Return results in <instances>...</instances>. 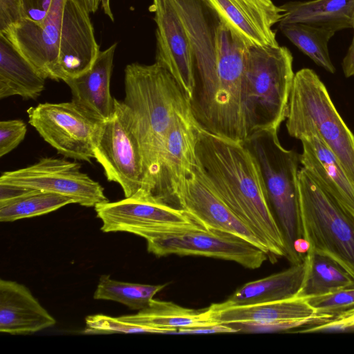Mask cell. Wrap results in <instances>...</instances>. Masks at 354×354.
Listing matches in <instances>:
<instances>
[{
  "label": "cell",
  "mask_w": 354,
  "mask_h": 354,
  "mask_svg": "<svg viewBox=\"0 0 354 354\" xmlns=\"http://www.w3.org/2000/svg\"><path fill=\"white\" fill-rule=\"evenodd\" d=\"M194 170L269 247L272 260L286 257L282 231L268 198L259 162L244 143L201 129Z\"/></svg>",
  "instance_id": "6da1fadb"
},
{
  "label": "cell",
  "mask_w": 354,
  "mask_h": 354,
  "mask_svg": "<svg viewBox=\"0 0 354 354\" xmlns=\"http://www.w3.org/2000/svg\"><path fill=\"white\" fill-rule=\"evenodd\" d=\"M122 101L143 156L147 184L153 194L169 127L178 115L192 112L184 92L163 66L131 63L124 69Z\"/></svg>",
  "instance_id": "7a4b0ae2"
},
{
  "label": "cell",
  "mask_w": 354,
  "mask_h": 354,
  "mask_svg": "<svg viewBox=\"0 0 354 354\" xmlns=\"http://www.w3.org/2000/svg\"><path fill=\"white\" fill-rule=\"evenodd\" d=\"M292 63L286 46H248L243 86L248 138L259 131L278 132L286 119Z\"/></svg>",
  "instance_id": "3957f363"
},
{
  "label": "cell",
  "mask_w": 354,
  "mask_h": 354,
  "mask_svg": "<svg viewBox=\"0 0 354 354\" xmlns=\"http://www.w3.org/2000/svg\"><path fill=\"white\" fill-rule=\"evenodd\" d=\"M286 120L291 137L300 140L317 133L354 183V135L313 70L304 68L295 74Z\"/></svg>",
  "instance_id": "277c9868"
},
{
  "label": "cell",
  "mask_w": 354,
  "mask_h": 354,
  "mask_svg": "<svg viewBox=\"0 0 354 354\" xmlns=\"http://www.w3.org/2000/svg\"><path fill=\"white\" fill-rule=\"evenodd\" d=\"M243 143L260 166L270 203L284 237L286 258L292 265L300 263L305 259L297 252L304 240L299 205V155L285 149L276 131L254 133Z\"/></svg>",
  "instance_id": "5b68a950"
},
{
  "label": "cell",
  "mask_w": 354,
  "mask_h": 354,
  "mask_svg": "<svg viewBox=\"0 0 354 354\" xmlns=\"http://www.w3.org/2000/svg\"><path fill=\"white\" fill-rule=\"evenodd\" d=\"M298 185L302 237L308 250L330 257L354 279V218L304 167Z\"/></svg>",
  "instance_id": "8992f818"
},
{
  "label": "cell",
  "mask_w": 354,
  "mask_h": 354,
  "mask_svg": "<svg viewBox=\"0 0 354 354\" xmlns=\"http://www.w3.org/2000/svg\"><path fill=\"white\" fill-rule=\"evenodd\" d=\"M94 158L107 180L119 184L125 197L141 190L149 192L140 147L122 101L115 99L113 114L103 122Z\"/></svg>",
  "instance_id": "52a82bcc"
},
{
  "label": "cell",
  "mask_w": 354,
  "mask_h": 354,
  "mask_svg": "<svg viewBox=\"0 0 354 354\" xmlns=\"http://www.w3.org/2000/svg\"><path fill=\"white\" fill-rule=\"evenodd\" d=\"M147 250L157 257L201 256L257 269L269 259L260 248L232 234L203 227L168 230L145 235Z\"/></svg>",
  "instance_id": "ba28073f"
},
{
  "label": "cell",
  "mask_w": 354,
  "mask_h": 354,
  "mask_svg": "<svg viewBox=\"0 0 354 354\" xmlns=\"http://www.w3.org/2000/svg\"><path fill=\"white\" fill-rule=\"evenodd\" d=\"M28 122L58 153L91 162L103 122L73 101L41 103L27 110Z\"/></svg>",
  "instance_id": "9c48e42d"
},
{
  "label": "cell",
  "mask_w": 354,
  "mask_h": 354,
  "mask_svg": "<svg viewBox=\"0 0 354 354\" xmlns=\"http://www.w3.org/2000/svg\"><path fill=\"white\" fill-rule=\"evenodd\" d=\"M95 210L104 232H126L143 238L156 232L202 227L183 209L145 190L118 201L98 204Z\"/></svg>",
  "instance_id": "30bf717a"
},
{
  "label": "cell",
  "mask_w": 354,
  "mask_h": 354,
  "mask_svg": "<svg viewBox=\"0 0 354 354\" xmlns=\"http://www.w3.org/2000/svg\"><path fill=\"white\" fill-rule=\"evenodd\" d=\"M80 169L75 161L42 158L30 166L2 173L0 184L59 194L89 207L109 201L102 186Z\"/></svg>",
  "instance_id": "8fae6325"
},
{
  "label": "cell",
  "mask_w": 354,
  "mask_h": 354,
  "mask_svg": "<svg viewBox=\"0 0 354 354\" xmlns=\"http://www.w3.org/2000/svg\"><path fill=\"white\" fill-rule=\"evenodd\" d=\"M172 203L205 229L239 236L264 251L272 260L268 245L199 178L194 168Z\"/></svg>",
  "instance_id": "7c38bea8"
},
{
  "label": "cell",
  "mask_w": 354,
  "mask_h": 354,
  "mask_svg": "<svg viewBox=\"0 0 354 354\" xmlns=\"http://www.w3.org/2000/svg\"><path fill=\"white\" fill-rule=\"evenodd\" d=\"M156 23V62L167 69L191 102L195 88V64L189 39L171 0H152Z\"/></svg>",
  "instance_id": "4fadbf2b"
},
{
  "label": "cell",
  "mask_w": 354,
  "mask_h": 354,
  "mask_svg": "<svg viewBox=\"0 0 354 354\" xmlns=\"http://www.w3.org/2000/svg\"><path fill=\"white\" fill-rule=\"evenodd\" d=\"M202 128L192 112L178 115L167 133L153 195L171 205L173 198L196 162V146Z\"/></svg>",
  "instance_id": "5bb4252c"
},
{
  "label": "cell",
  "mask_w": 354,
  "mask_h": 354,
  "mask_svg": "<svg viewBox=\"0 0 354 354\" xmlns=\"http://www.w3.org/2000/svg\"><path fill=\"white\" fill-rule=\"evenodd\" d=\"M221 22L247 46H277L272 27L283 17L272 0H205Z\"/></svg>",
  "instance_id": "9a60e30c"
},
{
  "label": "cell",
  "mask_w": 354,
  "mask_h": 354,
  "mask_svg": "<svg viewBox=\"0 0 354 354\" xmlns=\"http://www.w3.org/2000/svg\"><path fill=\"white\" fill-rule=\"evenodd\" d=\"M66 0H53L41 23L21 19L1 32L45 78L58 81L60 30Z\"/></svg>",
  "instance_id": "2e32d148"
},
{
  "label": "cell",
  "mask_w": 354,
  "mask_h": 354,
  "mask_svg": "<svg viewBox=\"0 0 354 354\" xmlns=\"http://www.w3.org/2000/svg\"><path fill=\"white\" fill-rule=\"evenodd\" d=\"M89 14L77 0H66L59 44L58 81L87 71L100 51Z\"/></svg>",
  "instance_id": "e0dca14e"
},
{
  "label": "cell",
  "mask_w": 354,
  "mask_h": 354,
  "mask_svg": "<svg viewBox=\"0 0 354 354\" xmlns=\"http://www.w3.org/2000/svg\"><path fill=\"white\" fill-rule=\"evenodd\" d=\"M300 163L315 181L354 218V183L333 152L315 133L300 140Z\"/></svg>",
  "instance_id": "ac0fdd59"
},
{
  "label": "cell",
  "mask_w": 354,
  "mask_h": 354,
  "mask_svg": "<svg viewBox=\"0 0 354 354\" xmlns=\"http://www.w3.org/2000/svg\"><path fill=\"white\" fill-rule=\"evenodd\" d=\"M211 317L219 324H231L239 331L288 321L307 319L317 313L306 298H292L243 306H209Z\"/></svg>",
  "instance_id": "d6986e66"
},
{
  "label": "cell",
  "mask_w": 354,
  "mask_h": 354,
  "mask_svg": "<svg viewBox=\"0 0 354 354\" xmlns=\"http://www.w3.org/2000/svg\"><path fill=\"white\" fill-rule=\"evenodd\" d=\"M117 43L100 50L93 66L85 73L64 82L72 101L93 118L104 122L113 114L115 98L110 91L111 77Z\"/></svg>",
  "instance_id": "ffe728a7"
},
{
  "label": "cell",
  "mask_w": 354,
  "mask_h": 354,
  "mask_svg": "<svg viewBox=\"0 0 354 354\" xmlns=\"http://www.w3.org/2000/svg\"><path fill=\"white\" fill-rule=\"evenodd\" d=\"M55 319L24 285L0 280V332L30 335L52 327Z\"/></svg>",
  "instance_id": "44dd1931"
},
{
  "label": "cell",
  "mask_w": 354,
  "mask_h": 354,
  "mask_svg": "<svg viewBox=\"0 0 354 354\" xmlns=\"http://www.w3.org/2000/svg\"><path fill=\"white\" fill-rule=\"evenodd\" d=\"M45 78L0 32V99L19 95L35 100L44 91Z\"/></svg>",
  "instance_id": "7402d4cb"
},
{
  "label": "cell",
  "mask_w": 354,
  "mask_h": 354,
  "mask_svg": "<svg viewBox=\"0 0 354 354\" xmlns=\"http://www.w3.org/2000/svg\"><path fill=\"white\" fill-rule=\"evenodd\" d=\"M306 269L305 259L286 270L246 283L226 301L215 304L218 307L243 306L296 297L302 286Z\"/></svg>",
  "instance_id": "603a6c76"
},
{
  "label": "cell",
  "mask_w": 354,
  "mask_h": 354,
  "mask_svg": "<svg viewBox=\"0 0 354 354\" xmlns=\"http://www.w3.org/2000/svg\"><path fill=\"white\" fill-rule=\"evenodd\" d=\"M280 6L283 17L279 24L301 23L335 32L353 27L354 0L295 1Z\"/></svg>",
  "instance_id": "cb8c5ba5"
},
{
  "label": "cell",
  "mask_w": 354,
  "mask_h": 354,
  "mask_svg": "<svg viewBox=\"0 0 354 354\" xmlns=\"http://www.w3.org/2000/svg\"><path fill=\"white\" fill-rule=\"evenodd\" d=\"M120 318L135 324L170 328L175 332L178 328L198 327L217 323L212 319L209 307L195 310L184 308L171 301L154 299L138 313L123 315Z\"/></svg>",
  "instance_id": "d4e9b609"
},
{
  "label": "cell",
  "mask_w": 354,
  "mask_h": 354,
  "mask_svg": "<svg viewBox=\"0 0 354 354\" xmlns=\"http://www.w3.org/2000/svg\"><path fill=\"white\" fill-rule=\"evenodd\" d=\"M307 269L297 297L308 298L354 286V279L330 257L308 250Z\"/></svg>",
  "instance_id": "484cf974"
},
{
  "label": "cell",
  "mask_w": 354,
  "mask_h": 354,
  "mask_svg": "<svg viewBox=\"0 0 354 354\" xmlns=\"http://www.w3.org/2000/svg\"><path fill=\"white\" fill-rule=\"evenodd\" d=\"M282 34L317 66L330 73L335 68L331 61L328 42L335 32L301 23L279 24Z\"/></svg>",
  "instance_id": "4316f807"
},
{
  "label": "cell",
  "mask_w": 354,
  "mask_h": 354,
  "mask_svg": "<svg viewBox=\"0 0 354 354\" xmlns=\"http://www.w3.org/2000/svg\"><path fill=\"white\" fill-rule=\"evenodd\" d=\"M71 203L75 202L69 197L53 192L30 189L19 197L0 202V221L12 222L44 215Z\"/></svg>",
  "instance_id": "83f0119b"
},
{
  "label": "cell",
  "mask_w": 354,
  "mask_h": 354,
  "mask_svg": "<svg viewBox=\"0 0 354 354\" xmlns=\"http://www.w3.org/2000/svg\"><path fill=\"white\" fill-rule=\"evenodd\" d=\"M166 285L119 281L105 274L100 277L93 298L117 301L132 310H140L145 308Z\"/></svg>",
  "instance_id": "f1b7e54d"
},
{
  "label": "cell",
  "mask_w": 354,
  "mask_h": 354,
  "mask_svg": "<svg viewBox=\"0 0 354 354\" xmlns=\"http://www.w3.org/2000/svg\"><path fill=\"white\" fill-rule=\"evenodd\" d=\"M86 334H111V333H162L172 334L174 330L170 328H153L135 324L104 315H88L86 317Z\"/></svg>",
  "instance_id": "f546056e"
},
{
  "label": "cell",
  "mask_w": 354,
  "mask_h": 354,
  "mask_svg": "<svg viewBox=\"0 0 354 354\" xmlns=\"http://www.w3.org/2000/svg\"><path fill=\"white\" fill-rule=\"evenodd\" d=\"M306 299L317 313L335 317L354 308V286Z\"/></svg>",
  "instance_id": "4dcf8cb0"
},
{
  "label": "cell",
  "mask_w": 354,
  "mask_h": 354,
  "mask_svg": "<svg viewBox=\"0 0 354 354\" xmlns=\"http://www.w3.org/2000/svg\"><path fill=\"white\" fill-rule=\"evenodd\" d=\"M27 132L26 123L21 120L0 122V157L11 152L24 139Z\"/></svg>",
  "instance_id": "1f68e13d"
},
{
  "label": "cell",
  "mask_w": 354,
  "mask_h": 354,
  "mask_svg": "<svg viewBox=\"0 0 354 354\" xmlns=\"http://www.w3.org/2000/svg\"><path fill=\"white\" fill-rule=\"evenodd\" d=\"M351 331H354V308L344 312L327 323L308 328V333Z\"/></svg>",
  "instance_id": "d6a6232c"
},
{
  "label": "cell",
  "mask_w": 354,
  "mask_h": 354,
  "mask_svg": "<svg viewBox=\"0 0 354 354\" xmlns=\"http://www.w3.org/2000/svg\"><path fill=\"white\" fill-rule=\"evenodd\" d=\"M21 2L22 0H0V32L6 31L22 19Z\"/></svg>",
  "instance_id": "836d02e7"
},
{
  "label": "cell",
  "mask_w": 354,
  "mask_h": 354,
  "mask_svg": "<svg viewBox=\"0 0 354 354\" xmlns=\"http://www.w3.org/2000/svg\"><path fill=\"white\" fill-rule=\"evenodd\" d=\"M53 0H22V19L43 22L47 17Z\"/></svg>",
  "instance_id": "e575fe53"
},
{
  "label": "cell",
  "mask_w": 354,
  "mask_h": 354,
  "mask_svg": "<svg viewBox=\"0 0 354 354\" xmlns=\"http://www.w3.org/2000/svg\"><path fill=\"white\" fill-rule=\"evenodd\" d=\"M239 331L232 325L216 323L198 327L178 328L174 334L231 333Z\"/></svg>",
  "instance_id": "d590c367"
},
{
  "label": "cell",
  "mask_w": 354,
  "mask_h": 354,
  "mask_svg": "<svg viewBox=\"0 0 354 354\" xmlns=\"http://www.w3.org/2000/svg\"><path fill=\"white\" fill-rule=\"evenodd\" d=\"M352 28L353 30L352 41L342 62V71L346 77L354 75V19Z\"/></svg>",
  "instance_id": "8d00e7d4"
},
{
  "label": "cell",
  "mask_w": 354,
  "mask_h": 354,
  "mask_svg": "<svg viewBox=\"0 0 354 354\" xmlns=\"http://www.w3.org/2000/svg\"><path fill=\"white\" fill-rule=\"evenodd\" d=\"M89 13L97 11L100 3L99 0H77Z\"/></svg>",
  "instance_id": "74e56055"
},
{
  "label": "cell",
  "mask_w": 354,
  "mask_h": 354,
  "mask_svg": "<svg viewBox=\"0 0 354 354\" xmlns=\"http://www.w3.org/2000/svg\"><path fill=\"white\" fill-rule=\"evenodd\" d=\"M104 13L112 21H114L113 15L111 8V0H99Z\"/></svg>",
  "instance_id": "f35d334b"
}]
</instances>
